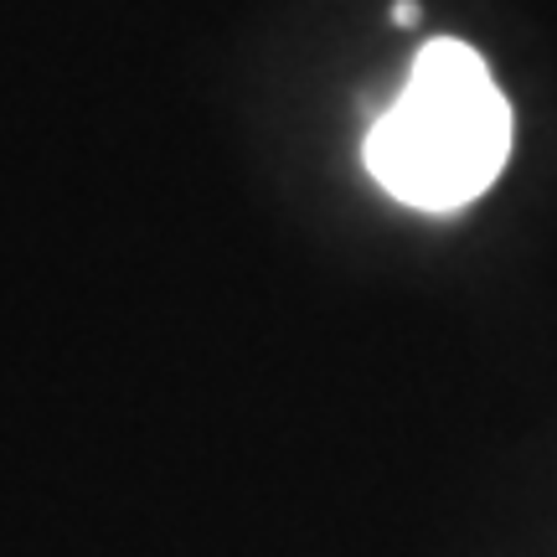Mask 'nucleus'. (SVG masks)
Returning a JSON list of instances; mask_svg holds the SVG:
<instances>
[{
  "label": "nucleus",
  "instance_id": "nucleus-1",
  "mask_svg": "<svg viewBox=\"0 0 557 557\" xmlns=\"http://www.w3.org/2000/svg\"><path fill=\"white\" fill-rule=\"evenodd\" d=\"M511 156V103L500 99L475 47L429 41L408 83L367 135V171L387 197L418 212H455L475 201Z\"/></svg>",
  "mask_w": 557,
  "mask_h": 557
}]
</instances>
